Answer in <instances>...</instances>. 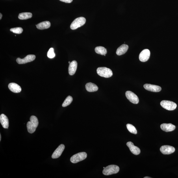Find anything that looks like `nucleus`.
Instances as JSON below:
<instances>
[{
    "label": "nucleus",
    "instance_id": "f257e3e1",
    "mask_svg": "<svg viewBox=\"0 0 178 178\" xmlns=\"http://www.w3.org/2000/svg\"><path fill=\"white\" fill-rule=\"evenodd\" d=\"M30 120L27 123V128L28 132L32 134L35 131L38 126L39 122L37 118L34 116L30 117Z\"/></svg>",
    "mask_w": 178,
    "mask_h": 178
},
{
    "label": "nucleus",
    "instance_id": "f03ea898",
    "mask_svg": "<svg viewBox=\"0 0 178 178\" xmlns=\"http://www.w3.org/2000/svg\"><path fill=\"white\" fill-rule=\"evenodd\" d=\"M97 72L99 76L105 78H110L113 75L111 69L106 67H99L97 69Z\"/></svg>",
    "mask_w": 178,
    "mask_h": 178
},
{
    "label": "nucleus",
    "instance_id": "7ed1b4c3",
    "mask_svg": "<svg viewBox=\"0 0 178 178\" xmlns=\"http://www.w3.org/2000/svg\"><path fill=\"white\" fill-rule=\"evenodd\" d=\"M119 171L118 166L116 165H110L105 167L103 171L104 175H108L118 173Z\"/></svg>",
    "mask_w": 178,
    "mask_h": 178
},
{
    "label": "nucleus",
    "instance_id": "20e7f679",
    "mask_svg": "<svg viewBox=\"0 0 178 178\" xmlns=\"http://www.w3.org/2000/svg\"><path fill=\"white\" fill-rule=\"evenodd\" d=\"M86 22V19L83 17H80L76 19L71 24V29L75 30L83 25Z\"/></svg>",
    "mask_w": 178,
    "mask_h": 178
},
{
    "label": "nucleus",
    "instance_id": "39448f33",
    "mask_svg": "<svg viewBox=\"0 0 178 178\" xmlns=\"http://www.w3.org/2000/svg\"><path fill=\"white\" fill-rule=\"evenodd\" d=\"M87 155L85 152L78 153L73 155L70 158V161L73 163H76L86 159Z\"/></svg>",
    "mask_w": 178,
    "mask_h": 178
},
{
    "label": "nucleus",
    "instance_id": "423d86ee",
    "mask_svg": "<svg viewBox=\"0 0 178 178\" xmlns=\"http://www.w3.org/2000/svg\"><path fill=\"white\" fill-rule=\"evenodd\" d=\"M160 105L165 109L169 110H173L176 109L177 107V104L171 101L167 100L162 101Z\"/></svg>",
    "mask_w": 178,
    "mask_h": 178
},
{
    "label": "nucleus",
    "instance_id": "0eeeda50",
    "mask_svg": "<svg viewBox=\"0 0 178 178\" xmlns=\"http://www.w3.org/2000/svg\"><path fill=\"white\" fill-rule=\"evenodd\" d=\"M127 99L132 103L137 104L139 102V99L136 94L131 91H128L125 93Z\"/></svg>",
    "mask_w": 178,
    "mask_h": 178
},
{
    "label": "nucleus",
    "instance_id": "6e6552de",
    "mask_svg": "<svg viewBox=\"0 0 178 178\" xmlns=\"http://www.w3.org/2000/svg\"><path fill=\"white\" fill-rule=\"evenodd\" d=\"M36 58V56L33 55H28L25 58L23 59L20 58H17L16 61L19 64H24L33 61Z\"/></svg>",
    "mask_w": 178,
    "mask_h": 178
},
{
    "label": "nucleus",
    "instance_id": "1a4fd4ad",
    "mask_svg": "<svg viewBox=\"0 0 178 178\" xmlns=\"http://www.w3.org/2000/svg\"><path fill=\"white\" fill-rule=\"evenodd\" d=\"M160 151L165 155H169L174 153L175 149L174 147L170 145H163L160 147Z\"/></svg>",
    "mask_w": 178,
    "mask_h": 178
},
{
    "label": "nucleus",
    "instance_id": "9d476101",
    "mask_svg": "<svg viewBox=\"0 0 178 178\" xmlns=\"http://www.w3.org/2000/svg\"><path fill=\"white\" fill-rule=\"evenodd\" d=\"M150 51L149 50L145 49L143 50L140 54L139 58L140 61L145 62L147 61L150 56Z\"/></svg>",
    "mask_w": 178,
    "mask_h": 178
},
{
    "label": "nucleus",
    "instance_id": "9b49d317",
    "mask_svg": "<svg viewBox=\"0 0 178 178\" xmlns=\"http://www.w3.org/2000/svg\"><path fill=\"white\" fill-rule=\"evenodd\" d=\"M65 146L63 144H61L56 149L52 155V158L53 159H56L59 158L65 149Z\"/></svg>",
    "mask_w": 178,
    "mask_h": 178
},
{
    "label": "nucleus",
    "instance_id": "f8f14e48",
    "mask_svg": "<svg viewBox=\"0 0 178 178\" xmlns=\"http://www.w3.org/2000/svg\"><path fill=\"white\" fill-rule=\"evenodd\" d=\"M144 87L145 90L153 92H159L162 89L160 86L149 84H144Z\"/></svg>",
    "mask_w": 178,
    "mask_h": 178
},
{
    "label": "nucleus",
    "instance_id": "ddd939ff",
    "mask_svg": "<svg viewBox=\"0 0 178 178\" xmlns=\"http://www.w3.org/2000/svg\"><path fill=\"white\" fill-rule=\"evenodd\" d=\"M126 145L129 147L131 152L135 155H139L141 153L140 149L138 147L135 146L133 143L131 142H128Z\"/></svg>",
    "mask_w": 178,
    "mask_h": 178
},
{
    "label": "nucleus",
    "instance_id": "4468645a",
    "mask_svg": "<svg viewBox=\"0 0 178 178\" xmlns=\"http://www.w3.org/2000/svg\"><path fill=\"white\" fill-rule=\"evenodd\" d=\"M161 128L166 132L173 131L175 129V126L171 123H163L160 126Z\"/></svg>",
    "mask_w": 178,
    "mask_h": 178
},
{
    "label": "nucleus",
    "instance_id": "2eb2a0df",
    "mask_svg": "<svg viewBox=\"0 0 178 178\" xmlns=\"http://www.w3.org/2000/svg\"><path fill=\"white\" fill-rule=\"evenodd\" d=\"M77 62L76 61L74 60L70 63L68 68L69 75L72 76L74 75L76 71L77 67Z\"/></svg>",
    "mask_w": 178,
    "mask_h": 178
},
{
    "label": "nucleus",
    "instance_id": "dca6fc26",
    "mask_svg": "<svg viewBox=\"0 0 178 178\" xmlns=\"http://www.w3.org/2000/svg\"><path fill=\"white\" fill-rule=\"evenodd\" d=\"M0 122L2 126L5 129H8L9 125V122L7 116L4 114H2L0 116Z\"/></svg>",
    "mask_w": 178,
    "mask_h": 178
},
{
    "label": "nucleus",
    "instance_id": "f3484780",
    "mask_svg": "<svg viewBox=\"0 0 178 178\" xmlns=\"http://www.w3.org/2000/svg\"><path fill=\"white\" fill-rule=\"evenodd\" d=\"M8 88L12 92L15 93L20 92L21 90L20 86L15 83H11L9 84Z\"/></svg>",
    "mask_w": 178,
    "mask_h": 178
},
{
    "label": "nucleus",
    "instance_id": "a211bd4d",
    "mask_svg": "<svg viewBox=\"0 0 178 178\" xmlns=\"http://www.w3.org/2000/svg\"><path fill=\"white\" fill-rule=\"evenodd\" d=\"M129 47L126 44H124L121 46L117 49L116 54L118 56H121L125 54L127 52Z\"/></svg>",
    "mask_w": 178,
    "mask_h": 178
},
{
    "label": "nucleus",
    "instance_id": "6ab92c4d",
    "mask_svg": "<svg viewBox=\"0 0 178 178\" xmlns=\"http://www.w3.org/2000/svg\"><path fill=\"white\" fill-rule=\"evenodd\" d=\"M86 88L87 91L89 92H96L98 89V87L96 84L92 82L87 83L86 85Z\"/></svg>",
    "mask_w": 178,
    "mask_h": 178
},
{
    "label": "nucleus",
    "instance_id": "aec40b11",
    "mask_svg": "<svg viewBox=\"0 0 178 178\" xmlns=\"http://www.w3.org/2000/svg\"><path fill=\"white\" fill-rule=\"evenodd\" d=\"M36 26L37 28L39 29H46L50 27L51 23L49 21H44L38 23Z\"/></svg>",
    "mask_w": 178,
    "mask_h": 178
},
{
    "label": "nucleus",
    "instance_id": "412c9836",
    "mask_svg": "<svg viewBox=\"0 0 178 178\" xmlns=\"http://www.w3.org/2000/svg\"><path fill=\"white\" fill-rule=\"evenodd\" d=\"M32 15L31 13L30 12H24L19 14L18 18L21 20L27 19L31 18L32 17Z\"/></svg>",
    "mask_w": 178,
    "mask_h": 178
},
{
    "label": "nucleus",
    "instance_id": "4be33fe9",
    "mask_svg": "<svg viewBox=\"0 0 178 178\" xmlns=\"http://www.w3.org/2000/svg\"><path fill=\"white\" fill-rule=\"evenodd\" d=\"M95 50L97 54L102 55H106L107 53V50L103 47H97L95 48Z\"/></svg>",
    "mask_w": 178,
    "mask_h": 178
},
{
    "label": "nucleus",
    "instance_id": "5701e85b",
    "mask_svg": "<svg viewBox=\"0 0 178 178\" xmlns=\"http://www.w3.org/2000/svg\"><path fill=\"white\" fill-rule=\"evenodd\" d=\"M73 100V98L70 96L67 97L62 104L63 107H65L70 105Z\"/></svg>",
    "mask_w": 178,
    "mask_h": 178
},
{
    "label": "nucleus",
    "instance_id": "b1692460",
    "mask_svg": "<svg viewBox=\"0 0 178 178\" xmlns=\"http://www.w3.org/2000/svg\"><path fill=\"white\" fill-rule=\"evenodd\" d=\"M126 127L127 129L130 133L134 134H137V131L135 127L133 125L130 124H128L126 125Z\"/></svg>",
    "mask_w": 178,
    "mask_h": 178
},
{
    "label": "nucleus",
    "instance_id": "393cba45",
    "mask_svg": "<svg viewBox=\"0 0 178 178\" xmlns=\"http://www.w3.org/2000/svg\"><path fill=\"white\" fill-rule=\"evenodd\" d=\"M10 31L15 33L20 34L22 33L23 30L21 27H18L12 28L10 29Z\"/></svg>",
    "mask_w": 178,
    "mask_h": 178
},
{
    "label": "nucleus",
    "instance_id": "a878e982",
    "mask_svg": "<svg viewBox=\"0 0 178 178\" xmlns=\"http://www.w3.org/2000/svg\"><path fill=\"white\" fill-rule=\"evenodd\" d=\"M47 56L49 58H53L55 57V54L54 53L53 48L50 49L47 53Z\"/></svg>",
    "mask_w": 178,
    "mask_h": 178
},
{
    "label": "nucleus",
    "instance_id": "bb28decb",
    "mask_svg": "<svg viewBox=\"0 0 178 178\" xmlns=\"http://www.w3.org/2000/svg\"><path fill=\"white\" fill-rule=\"evenodd\" d=\"M60 1L66 3H70L73 1V0H60Z\"/></svg>",
    "mask_w": 178,
    "mask_h": 178
},
{
    "label": "nucleus",
    "instance_id": "cd10ccee",
    "mask_svg": "<svg viewBox=\"0 0 178 178\" xmlns=\"http://www.w3.org/2000/svg\"><path fill=\"white\" fill-rule=\"evenodd\" d=\"M2 16H2V14H1V13H0V19H1Z\"/></svg>",
    "mask_w": 178,
    "mask_h": 178
},
{
    "label": "nucleus",
    "instance_id": "c85d7f7f",
    "mask_svg": "<svg viewBox=\"0 0 178 178\" xmlns=\"http://www.w3.org/2000/svg\"><path fill=\"white\" fill-rule=\"evenodd\" d=\"M144 178H151V177H144Z\"/></svg>",
    "mask_w": 178,
    "mask_h": 178
},
{
    "label": "nucleus",
    "instance_id": "c756f323",
    "mask_svg": "<svg viewBox=\"0 0 178 178\" xmlns=\"http://www.w3.org/2000/svg\"><path fill=\"white\" fill-rule=\"evenodd\" d=\"M1 134H0V141H1Z\"/></svg>",
    "mask_w": 178,
    "mask_h": 178
},
{
    "label": "nucleus",
    "instance_id": "7c9ffc66",
    "mask_svg": "<svg viewBox=\"0 0 178 178\" xmlns=\"http://www.w3.org/2000/svg\"><path fill=\"white\" fill-rule=\"evenodd\" d=\"M71 62H69V64H70Z\"/></svg>",
    "mask_w": 178,
    "mask_h": 178
},
{
    "label": "nucleus",
    "instance_id": "2f4dec72",
    "mask_svg": "<svg viewBox=\"0 0 178 178\" xmlns=\"http://www.w3.org/2000/svg\"><path fill=\"white\" fill-rule=\"evenodd\" d=\"M105 168V167H103V168H104H104Z\"/></svg>",
    "mask_w": 178,
    "mask_h": 178
},
{
    "label": "nucleus",
    "instance_id": "473e14b6",
    "mask_svg": "<svg viewBox=\"0 0 178 178\" xmlns=\"http://www.w3.org/2000/svg\"><path fill=\"white\" fill-rule=\"evenodd\" d=\"M104 56H106V55H104Z\"/></svg>",
    "mask_w": 178,
    "mask_h": 178
}]
</instances>
